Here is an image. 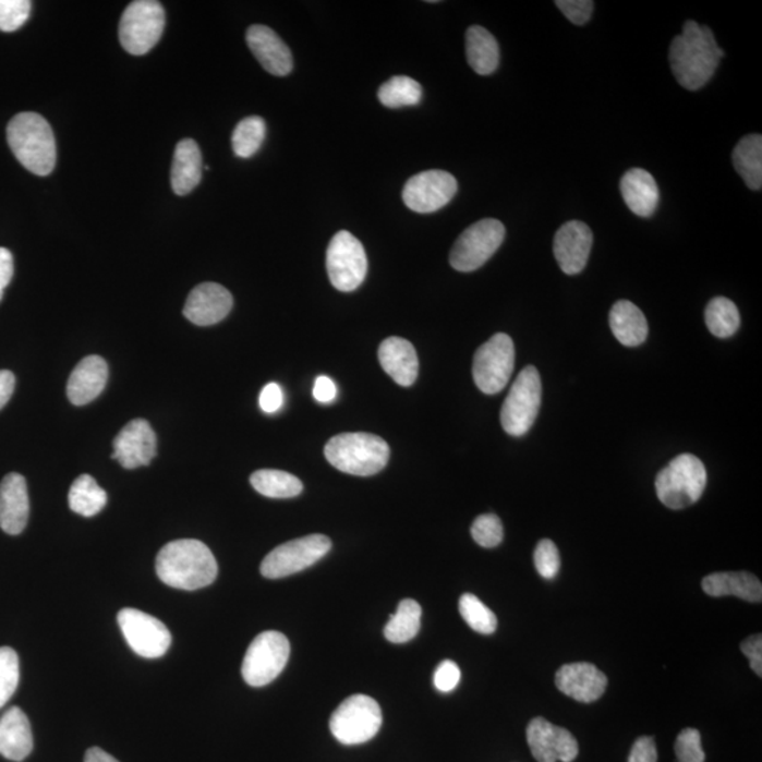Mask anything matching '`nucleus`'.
<instances>
[{
	"mask_svg": "<svg viewBox=\"0 0 762 762\" xmlns=\"http://www.w3.org/2000/svg\"><path fill=\"white\" fill-rule=\"evenodd\" d=\"M725 52L717 46L713 32L697 22L685 23L682 35L673 40L669 49L670 69L678 83L689 90H698L712 80Z\"/></svg>",
	"mask_w": 762,
	"mask_h": 762,
	"instance_id": "f257e3e1",
	"label": "nucleus"
},
{
	"mask_svg": "<svg viewBox=\"0 0 762 762\" xmlns=\"http://www.w3.org/2000/svg\"><path fill=\"white\" fill-rule=\"evenodd\" d=\"M156 572L167 586L196 591L215 582L218 564L208 546L201 541L177 540L162 546L158 553Z\"/></svg>",
	"mask_w": 762,
	"mask_h": 762,
	"instance_id": "f03ea898",
	"label": "nucleus"
},
{
	"mask_svg": "<svg viewBox=\"0 0 762 762\" xmlns=\"http://www.w3.org/2000/svg\"><path fill=\"white\" fill-rule=\"evenodd\" d=\"M8 143L14 157L33 174L46 177L55 170L57 146L49 122L35 112L16 114L9 122Z\"/></svg>",
	"mask_w": 762,
	"mask_h": 762,
	"instance_id": "7ed1b4c3",
	"label": "nucleus"
},
{
	"mask_svg": "<svg viewBox=\"0 0 762 762\" xmlns=\"http://www.w3.org/2000/svg\"><path fill=\"white\" fill-rule=\"evenodd\" d=\"M324 453L338 471L363 477L382 472L390 459L386 440L366 433L335 435L325 445Z\"/></svg>",
	"mask_w": 762,
	"mask_h": 762,
	"instance_id": "20e7f679",
	"label": "nucleus"
},
{
	"mask_svg": "<svg viewBox=\"0 0 762 762\" xmlns=\"http://www.w3.org/2000/svg\"><path fill=\"white\" fill-rule=\"evenodd\" d=\"M707 472L701 459L684 453L670 460L655 479L661 503L670 510H684L701 500L706 488Z\"/></svg>",
	"mask_w": 762,
	"mask_h": 762,
	"instance_id": "39448f33",
	"label": "nucleus"
},
{
	"mask_svg": "<svg viewBox=\"0 0 762 762\" xmlns=\"http://www.w3.org/2000/svg\"><path fill=\"white\" fill-rule=\"evenodd\" d=\"M382 725V709L375 699L366 694H353L344 699L329 722L334 737L347 746L371 741Z\"/></svg>",
	"mask_w": 762,
	"mask_h": 762,
	"instance_id": "423d86ee",
	"label": "nucleus"
},
{
	"mask_svg": "<svg viewBox=\"0 0 762 762\" xmlns=\"http://www.w3.org/2000/svg\"><path fill=\"white\" fill-rule=\"evenodd\" d=\"M543 400L541 376L534 366L522 368L517 380L512 383L501 409V426L508 435L522 436L529 433L535 423Z\"/></svg>",
	"mask_w": 762,
	"mask_h": 762,
	"instance_id": "0eeeda50",
	"label": "nucleus"
},
{
	"mask_svg": "<svg viewBox=\"0 0 762 762\" xmlns=\"http://www.w3.org/2000/svg\"><path fill=\"white\" fill-rule=\"evenodd\" d=\"M166 26L165 8L156 0H136L123 12L119 38L133 56L147 55L160 40Z\"/></svg>",
	"mask_w": 762,
	"mask_h": 762,
	"instance_id": "6e6552de",
	"label": "nucleus"
},
{
	"mask_svg": "<svg viewBox=\"0 0 762 762\" xmlns=\"http://www.w3.org/2000/svg\"><path fill=\"white\" fill-rule=\"evenodd\" d=\"M290 658V642L280 631H263L249 645L242 664L244 682L253 688L271 684Z\"/></svg>",
	"mask_w": 762,
	"mask_h": 762,
	"instance_id": "1a4fd4ad",
	"label": "nucleus"
},
{
	"mask_svg": "<svg viewBox=\"0 0 762 762\" xmlns=\"http://www.w3.org/2000/svg\"><path fill=\"white\" fill-rule=\"evenodd\" d=\"M505 238L506 228L500 220H479L455 242L449 254L450 266L462 273L477 270L498 251Z\"/></svg>",
	"mask_w": 762,
	"mask_h": 762,
	"instance_id": "9d476101",
	"label": "nucleus"
},
{
	"mask_svg": "<svg viewBox=\"0 0 762 762\" xmlns=\"http://www.w3.org/2000/svg\"><path fill=\"white\" fill-rule=\"evenodd\" d=\"M516 348L506 334L493 335L473 358V378L484 395H497L507 386L515 371Z\"/></svg>",
	"mask_w": 762,
	"mask_h": 762,
	"instance_id": "9b49d317",
	"label": "nucleus"
},
{
	"mask_svg": "<svg viewBox=\"0 0 762 762\" xmlns=\"http://www.w3.org/2000/svg\"><path fill=\"white\" fill-rule=\"evenodd\" d=\"M332 548L327 535L313 534L289 541L277 546L261 565V572L267 579H281L301 572L323 559Z\"/></svg>",
	"mask_w": 762,
	"mask_h": 762,
	"instance_id": "f8f14e48",
	"label": "nucleus"
},
{
	"mask_svg": "<svg viewBox=\"0 0 762 762\" xmlns=\"http://www.w3.org/2000/svg\"><path fill=\"white\" fill-rule=\"evenodd\" d=\"M327 270L335 289L343 292L359 289L366 279V252L359 239L348 230H340L330 241Z\"/></svg>",
	"mask_w": 762,
	"mask_h": 762,
	"instance_id": "ddd939ff",
	"label": "nucleus"
},
{
	"mask_svg": "<svg viewBox=\"0 0 762 762\" xmlns=\"http://www.w3.org/2000/svg\"><path fill=\"white\" fill-rule=\"evenodd\" d=\"M118 622L129 646L143 658H160L169 651L171 634L158 618L136 608H123Z\"/></svg>",
	"mask_w": 762,
	"mask_h": 762,
	"instance_id": "4468645a",
	"label": "nucleus"
},
{
	"mask_svg": "<svg viewBox=\"0 0 762 762\" xmlns=\"http://www.w3.org/2000/svg\"><path fill=\"white\" fill-rule=\"evenodd\" d=\"M457 193L458 181L452 174L443 170H430L407 181L402 201L414 213L433 214L448 205Z\"/></svg>",
	"mask_w": 762,
	"mask_h": 762,
	"instance_id": "2eb2a0df",
	"label": "nucleus"
},
{
	"mask_svg": "<svg viewBox=\"0 0 762 762\" xmlns=\"http://www.w3.org/2000/svg\"><path fill=\"white\" fill-rule=\"evenodd\" d=\"M527 741L539 762H572L579 754L577 738L567 728L535 717L527 727Z\"/></svg>",
	"mask_w": 762,
	"mask_h": 762,
	"instance_id": "dca6fc26",
	"label": "nucleus"
},
{
	"mask_svg": "<svg viewBox=\"0 0 762 762\" xmlns=\"http://www.w3.org/2000/svg\"><path fill=\"white\" fill-rule=\"evenodd\" d=\"M157 455L155 431L146 420H133L113 440L112 459L124 469L147 467Z\"/></svg>",
	"mask_w": 762,
	"mask_h": 762,
	"instance_id": "f3484780",
	"label": "nucleus"
},
{
	"mask_svg": "<svg viewBox=\"0 0 762 762\" xmlns=\"http://www.w3.org/2000/svg\"><path fill=\"white\" fill-rule=\"evenodd\" d=\"M593 244L591 228L581 220H569L559 228L554 238V256L560 270L577 276L588 265Z\"/></svg>",
	"mask_w": 762,
	"mask_h": 762,
	"instance_id": "a211bd4d",
	"label": "nucleus"
},
{
	"mask_svg": "<svg viewBox=\"0 0 762 762\" xmlns=\"http://www.w3.org/2000/svg\"><path fill=\"white\" fill-rule=\"evenodd\" d=\"M233 297L217 282L196 286L184 306V316L198 327H210L223 320L232 311Z\"/></svg>",
	"mask_w": 762,
	"mask_h": 762,
	"instance_id": "6ab92c4d",
	"label": "nucleus"
},
{
	"mask_svg": "<svg viewBox=\"0 0 762 762\" xmlns=\"http://www.w3.org/2000/svg\"><path fill=\"white\" fill-rule=\"evenodd\" d=\"M555 684L560 692L574 701L592 703L606 692L607 678L593 664L574 663L560 666Z\"/></svg>",
	"mask_w": 762,
	"mask_h": 762,
	"instance_id": "aec40b11",
	"label": "nucleus"
},
{
	"mask_svg": "<svg viewBox=\"0 0 762 762\" xmlns=\"http://www.w3.org/2000/svg\"><path fill=\"white\" fill-rule=\"evenodd\" d=\"M31 512L26 479L9 473L0 483V529L9 535H19L26 529Z\"/></svg>",
	"mask_w": 762,
	"mask_h": 762,
	"instance_id": "412c9836",
	"label": "nucleus"
},
{
	"mask_svg": "<svg viewBox=\"0 0 762 762\" xmlns=\"http://www.w3.org/2000/svg\"><path fill=\"white\" fill-rule=\"evenodd\" d=\"M246 41L249 49L268 74L286 76L291 73V50L270 27L262 25L249 27Z\"/></svg>",
	"mask_w": 762,
	"mask_h": 762,
	"instance_id": "4be33fe9",
	"label": "nucleus"
},
{
	"mask_svg": "<svg viewBox=\"0 0 762 762\" xmlns=\"http://www.w3.org/2000/svg\"><path fill=\"white\" fill-rule=\"evenodd\" d=\"M108 363L100 356H86L76 364L66 383V396L74 406L89 404L108 383Z\"/></svg>",
	"mask_w": 762,
	"mask_h": 762,
	"instance_id": "5701e85b",
	"label": "nucleus"
},
{
	"mask_svg": "<svg viewBox=\"0 0 762 762\" xmlns=\"http://www.w3.org/2000/svg\"><path fill=\"white\" fill-rule=\"evenodd\" d=\"M378 362L388 376L402 387L414 385L419 377V356L407 339L387 338L378 348Z\"/></svg>",
	"mask_w": 762,
	"mask_h": 762,
	"instance_id": "b1692460",
	"label": "nucleus"
},
{
	"mask_svg": "<svg viewBox=\"0 0 762 762\" xmlns=\"http://www.w3.org/2000/svg\"><path fill=\"white\" fill-rule=\"evenodd\" d=\"M33 750L31 722L19 707H11L0 717V754L12 761H23Z\"/></svg>",
	"mask_w": 762,
	"mask_h": 762,
	"instance_id": "393cba45",
	"label": "nucleus"
},
{
	"mask_svg": "<svg viewBox=\"0 0 762 762\" xmlns=\"http://www.w3.org/2000/svg\"><path fill=\"white\" fill-rule=\"evenodd\" d=\"M625 203L637 217L650 218L658 206L660 191L654 177L649 171L632 169L620 181Z\"/></svg>",
	"mask_w": 762,
	"mask_h": 762,
	"instance_id": "a878e982",
	"label": "nucleus"
},
{
	"mask_svg": "<svg viewBox=\"0 0 762 762\" xmlns=\"http://www.w3.org/2000/svg\"><path fill=\"white\" fill-rule=\"evenodd\" d=\"M203 179V155L193 138H184L176 147L171 167V186L177 195H189Z\"/></svg>",
	"mask_w": 762,
	"mask_h": 762,
	"instance_id": "bb28decb",
	"label": "nucleus"
},
{
	"mask_svg": "<svg viewBox=\"0 0 762 762\" xmlns=\"http://www.w3.org/2000/svg\"><path fill=\"white\" fill-rule=\"evenodd\" d=\"M703 592L712 597L736 596L741 601L761 603L762 584L749 572H718L702 581Z\"/></svg>",
	"mask_w": 762,
	"mask_h": 762,
	"instance_id": "cd10ccee",
	"label": "nucleus"
},
{
	"mask_svg": "<svg viewBox=\"0 0 762 762\" xmlns=\"http://www.w3.org/2000/svg\"><path fill=\"white\" fill-rule=\"evenodd\" d=\"M608 323L618 342L627 348L640 347L649 337L646 318L631 301H617L608 315Z\"/></svg>",
	"mask_w": 762,
	"mask_h": 762,
	"instance_id": "c85d7f7f",
	"label": "nucleus"
},
{
	"mask_svg": "<svg viewBox=\"0 0 762 762\" xmlns=\"http://www.w3.org/2000/svg\"><path fill=\"white\" fill-rule=\"evenodd\" d=\"M467 57L469 65L479 75L495 73L500 61V50L495 36L482 26H472L467 32Z\"/></svg>",
	"mask_w": 762,
	"mask_h": 762,
	"instance_id": "c756f323",
	"label": "nucleus"
},
{
	"mask_svg": "<svg viewBox=\"0 0 762 762\" xmlns=\"http://www.w3.org/2000/svg\"><path fill=\"white\" fill-rule=\"evenodd\" d=\"M733 166L752 191L762 185V136L749 134L733 150Z\"/></svg>",
	"mask_w": 762,
	"mask_h": 762,
	"instance_id": "7c9ffc66",
	"label": "nucleus"
},
{
	"mask_svg": "<svg viewBox=\"0 0 762 762\" xmlns=\"http://www.w3.org/2000/svg\"><path fill=\"white\" fill-rule=\"evenodd\" d=\"M70 508L76 515L94 517L107 506L108 495L89 474L75 479L69 493Z\"/></svg>",
	"mask_w": 762,
	"mask_h": 762,
	"instance_id": "2f4dec72",
	"label": "nucleus"
},
{
	"mask_svg": "<svg viewBox=\"0 0 762 762\" xmlns=\"http://www.w3.org/2000/svg\"><path fill=\"white\" fill-rule=\"evenodd\" d=\"M421 616L423 610L419 602L412 598H404L397 607L396 615L388 618L385 627V637L388 641L395 644H404L412 639H415L421 629Z\"/></svg>",
	"mask_w": 762,
	"mask_h": 762,
	"instance_id": "473e14b6",
	"label": "nucleus"
},
{
	"mask_svg": "<svg viewBox=\"0 0 762 762\" xmlns=\"http://www.w3.org/2000/svg\"><path fill=\"white\" fill-rule=\"evenodd\" d=\"M251 483L257 493L270 498L297 497L303 492L304 484L294 474L275 471V469H262L254 472Z\"/></svg>",
	"mask_w": 762,
	"mask_h": 762,
	"instance_id": "72a5a7b5",
	"label": "nucleus"
},
{
	"mask_svg": "<svg viewBox=\"0 0 762 762\" xmlns=\"http://www.w3.org/2000/svg\"><path fill=\"white\" fill-rule=\"evenodd\" d=\"M706 327L716 338H730L740 328V313L737 305L725 297H716L704 311Z\"/></svg>",
	"mask_w": 762,
	"mask_h": 762,
	"instance_id": "f704fd0d",
	"label": "nucleus"
},
{
	"mask_svg": "<svg viewBox=\"0 0 762 762\" xmlns=\"http://www.w3.org/2000/svg\"><path fill=\"white\" fill-rule=\"evenodd\" d=\"M377 97L386 108L415 107L423 98V88L410 76L397 75L378 88Z\"/></svg>",
	"mask_w": 762,
	"mask_h": 762,
	"instance_id": "c9c22d12",
	"label": "nucleus"
},
{
	"mask_svg": "<svg viewBox=\"0 0 762 762\" xmlns=\"http://www.w3.org/2000/svg\"><path fill=\"white\" fill-rule=\"evenodd\" d=\"M266 138V122L261 117L243 119L234 128L232 134V147L234 155L241 158H249L254 155L263 145Z\"/></svg>",
	"mask_w": 762,
	"mask_h": 762,
	"instance_id": "e433bc0d",
	"label": "nucleus"
},
{
	"mask_svg": "<svg viewBox=\"0 0 762 762\" xmlns=\"http://www.w3.org/2000/svg\"><path fill=\"white\" fill-rule=\"evenodd\" d=\"M459 613L468 626L481 634H493L497 630V617L472 593L460 596Z\"/></svg>",
	"mask_w": 762,
	"mask_h": 762,
	"instance_id": "4c0bfd02",
	"label": "nucleus"
},
{
	"mask_svg": "<svg viewBox=\"0 0 762 762\" xmlns=\"http://www.w3.org/2000/svg\"><path fill=\"white\" fill-rule=\"evenodd\" d=\"M21 670L16 651L2 646L0 649V709L4 706L16 692Z\"/></svg>",
	"mask_w": 762,
	"mask_h": 762,
	"instance_id": "58836bf2",
	"label": "nucleus"
},
{
	"mask_svg": "<svg viewBox=\"0 0 762 762\" xmlns=\"http://www.w3.org/2000/svg\"><path fill=\"white\" fill-rule=\"evenodd\" d=\"M471 533L476 544L483 548H496L505 536L503 522L495 515L479 516L472 524Z\"/></svg>",
	"mask_w": 762,
	"mask_h": 762,
	"instance_id": "ea45409f",
	"label": "nucleus"
},
{
	"mask_svg": "<svg viewBox=\"0 0 762 762\" xmlns=\"http://www.w3.org/2000/svg\"><path fill=\"white\" fill-rule=\"evenodd\" d=\"M32 2L28 0H0V31H19L31 16Z\"/></svg>",
	"mask_w": 762,
	"mask_h": 762,
	"instance_id": "a19ab883",
	"label": "nucleus"
},
{
	"mask_svg": "<svg viewBox=\"0 0 762 762\" xmlns=\"http://www.w3.org/2000/svg\"><path fill=\"white\" fill-rule=\"evenodd\" d=\"M678 762H704L701 733L697 728H685L675 741Z\"/></svg>",
	"mask_w": 762,
	"mask_h": 762,
	"instance_id": "79ce46f5",
	"label": "nucleus"
},
{
	"mask_svg": "<svg viewBox=\"0 0 762 762\" xmlns=\"http://www.w3.org/2000/svg\"><path fill=\"white\" fill-rule=\"evenodd\" d=\"M536 570L544 579L557 577L560 568V555L558 546L551 540H541L534 553Z\"/></svg>",
	"mask_w": 762,
	"mask_h": 762,
	"instance_id": "37998d69",
	"label": "nucleus"
},
{
	"mask_svg": "<svg viewBox=\"0 0 762 762\" xmlns=\"http://www.w3.org/2000/svg\"><path fill=\"white\" fill-rule=\"evenodd\" d=\"M555 4L573 25L583 26L591 21L594 9L592 0H557Z\"/></svg>",
	"mask_w": 762,
	"mask_h": 762,
	"instance_id": "c03bdc74",
	"label": "nucleus"
},
{
	"mask_svg": "<svg viewBox=\"0 0 762 762\" xmlns=\"http://www.w3.org/2000/svg\"><path fill=\"white\" fill-rule=\"evenodd\" d=\"M460 669L453 661H443L434 674V685L439 692H452L460 682Z\"/></svg>",
	"mask_w": 762,
	"mask_h": 762,
	"instance_id": "a18cd8bd",
	"label": "nucleus"
},
{
	"mask_svg": "<svg viewBox=\"0 0 762 762\" xmlns=\"http://www.w3.org/2000/svg\"><path fill=\"white\" fill-rule=\"evenodd\" d=\"M658 752L653 737H640L632 746L629 762H656Z\"/></svg>",
	"mask_w": 762,
	"mask_h": 762,
	"instance_id": "49530a36",
	"label": "nucleus"
},
{
	"mask_svg": "<svg viewBox=\"0 0 762 762\" xmlns=\"http://www.w3.org/2000/svg\"><path fill=\"white\" fill-rule=\"evenodd\" d=\"M282 402H285V396H282L281 387L277 383H270V385L263 388L258 404L267 414H275V412L279 411Z\"/></svg>",
	"mask_w": 762,
	"mask_h": 762,
	"instance_id": "de8ad7c7",
	"label": "nucleus"
},
{
	"mask_svg": "<svg viewBox=\"0 0 762 762\" xmlns=\"http://www.w3.org/2000/svg\"><path fill=\"white\" fill-rule=\"evenodd\" d=\"M742 654L750 660L751 668L759 677L762 675V636H751L741 642Z\"/></svg>",
	"mask_w": 762,
	"mask_h": 762,
	"instance_id": "09e8293b",
	"label": "nucleus"
},
{
	"mask_svg": "<svg viewBox=\"0 0 762 762\" xmlns=\"http://www.w3.org/2000/svg\"><path fill=\"white\" fill-rule=\"evenodd\" d=\"M313 396L316 401L323 402V404H329V402H332L335 399H337V385H335V383L330 380L329 377L319 376L315 380Z\"/></svg>",
	"mask_w": 762,
	"mask_h": 762,
	"instance_id": "8fccbe9b",
	"label": "nucleus"
},
{
	"mask_svg": "<svg viewBox=\"0 0 762 762\" xmlns=\"http://www.w3.org/2000/svg\"><path fill=\"white\" fill-rule=\"evenodd\" d=\"M14 263L11 251L0 247V300H2L4 289L13 279Z\"/></svg>",
	"mask_w": 762,
	"mask_h": 762,
	"instance_id": "3c124183",
	"label": "nucleus"
},
{
	"mask_svg": "<svg viewBox=\"0 0 762 762\" xmlns=\"http://www.w3.org/2000/svg\"><path fill=\"white\" fill-rule=\"evenodd\" d=\"M14 386H16V378L12 372L0 371V410L8 404L9 400L13 396Z\"/></svg>",
	"mask_w": 762,
	"mask_h": 762,
	"instance_id": "603ef678",
	"label": "nucleus"
},
{
	"mask_svg": "<svg viewBox=\"0 0 762 762\" xmlns=\"http://www.w3.org/2000/svg\"><path fill=\"white\" fill-rule=\"evenodd\" d=\"M84 762H119V761L117 759H113L112 755L108 754L107 751H104L102 749H98V747H93V749H89L88 751H86Z\"/></svg>",
	"mask_w": 762,
	"mask_h": 762,
	"instance_id": "864d4df0",
	"label": "nucleus"
}]
</instances>
